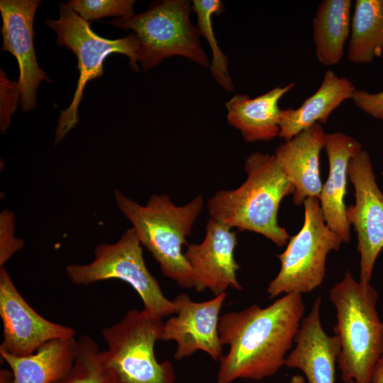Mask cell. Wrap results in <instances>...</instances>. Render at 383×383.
Instances as JSON below:
<instances>
[{"instance_id": "6da1fadb", "label": "cell", "mask_w": 383, "mask_h": 383, "mask_svg": "<svg viewBox=\"0 0 383 383\" xmlns=\"http://www.w3.org/2000/svg\"><path fill=\"white\" fill-rule=\"evenodd\" d=\"M304 310L301 294L291 293L265 308L252 304L220 316L221 342L229 348L218 360V383L260 380L276 374L285 365Z\"/></svg>"}, {"instance_id": "7a4b0ae2", "label": "cell", "mask_w": 383, "mask_h": 383, "mask_svg": "<svg viewBox=\"0 0 383 383\" xmlns=\"http://www.w3.org/2000/svg\"><path fill=\"white\" fill-rule=\"evenodd\" d=\"M247 174L238 188L220 190L208 201L210 218L240 231L260 234L278 247L287 244L289 235L278 223L282 200L293 194L274 155L259 152L249 155L245 162Z\"/></svg>"}, {"instance_id": "3957f363", "label": "cell", "mask_w": 383, "mask_h": 383, "mask_svg": "<svg viewBox=\"0 0 383 383\" xmlns=\"http://www.w3.org/2000/svg\"><path fill=\"white\" fill-rule=\"evenodd\" d=\"M114 199L163 275L182 288H194L182 247L203 209V196L197 195L187 204L177 206L168 195L153 194L145 205H141L115 189Z\"/></svg>"}, {"instance_id": "277c9868", "label": "cell", "mask_w": 383, "mask_h": 383, "mask_svg": "<svg viewBox=\"0 0 383 383\" xmlns=\"http://www.w3.org/2000/svg\"><path fill=\"white\" fill-rule=\"evenodd\" d=\"M378 298L370 283L357 282L348 270L330 292V301L336 310L333 331L341 345L338 364L343 383H370L374 365L383 354Z\"/></svg>"}, {"instance_id": "5b68a950", "label": "cell", "mask_w": 383, "mask_h": 383, "mask_svg": "<svg viewBox=\"0 0 383 383\" xmlns=\"http://www.w3.org/2000/svg\"><path fill=\"white\" fill-rule=\"evenodd\" d=\"M60 18L46 19L47 26L57 35V45L71 50L78 60L79 72L77 87L70 106L60 111L55 131V145L64 139L79 122L78 106L82 99L86 84L104 74V61L109 55L119 53L129 58L134 71H139L140 41L135 34L116 40H109L96 35L90 23L80 17L67 4L59 5Z\"/></svg>"}, {"instance_id": "8992f818", "label": "cell", "mask_w": 383, "mask_h": 383, "mask_svg": "<svg viewBox=\"0 0 383 383\" xmlns=\"http://www.w3.org/2000/svg\"><path fill=\"white\" fill-rule=\"evenodd\" d=\"M93 260L87 264L65 267L69 280L77 285H90L108 279H120L129 284L140 296L143 309L162 318L175 314L177 307L167 299L158 281L148 270L143 245L131 227L113 243H101L94 250Z\"/></svg>"}, {"instance_id": "52a82bcc", "label": "cell", "mask_w": 383, "mask_h": 383, "mask_svg": "<svg viewBox=\"0 0 383 383\" xmlns=\"http://www.w3.org/2000/svg\"><path fill=\"white\" fill-rule=\"evenodd\" d=\"M163 326L162 318L132 309L119 321L102 329L107 345L105 355L117 383H176L172 363L160 362L155 355Z\"/></svg>"}, {"instance_id": "ba28073f", "label": "cell", "mask_w": 383, "mask_h": 383, "mask_svg": "<svg viewBox=\"0 0 383 383\" xmlns=\"http://www.w3.org/2000/svg\"><path fill=\"white\" fill-rule=\"evenodd\" d=\"M190 9L187 1L165 0L152 3L145 12L117 18L108 23L135 32L140 41L139 62L144 71L175 55L210 67L196 26L189 20Z\"/></svg>"}, {"instance_id": "9c48e42d", "label": "cell", "mask_w": 383, "mask_h": 383, "mask_svg": "<svg viewBox=\"0 0 383 383\" xmlns=\"http://www.w3.org/2000/svg\"><path fill=\"white\" fill-rule=\"evenodd\" d=\"M303 205L301 228L289 238L284 252L276 255L281 267L267 287L270 299L282 294L309 293L321 286L326 275L328 254L338 250L343 243L327 226L318 198H308Z\"/></svg>"}, {"instance_id": "30bf717a", "label": "cell", "mask_w": 383, "mask_h": 383, "mask_svg": "<svg viewBox=\"0 0 383 383\" xmlns=\"http://www.w3.org/2000/svg\"><path fill=\"white\" fill-rule=\"evenodd\" d=\"M348 176L355 189V201L353 205L346 207V217L357 233V250L360 256L359 282L367 284L383 249V193L365 150L351 158Z\"/></svg>"}, {"instance_id": "8fae6325", "label": "cell", "mask_w": 383, "mask_h": 383, "mask_svg": "<svg viewBox=\"0 0 383 383\" xmlns=\"http://www.w3.org/2000/svg\"><path fill=\"white\" fill-rule=\"evenodd\" d=\"M0 316L3 325L0 350L14 356L30 355L52 340L75 335L72 328L52 322L36 312L18 291L4 267H0Z\"/></svg>"}, {"instance_id": "7c38bea8", "label": "cell", "mask_w": 383, "mask_h": 383, "mask_svg": "<svg viewBox=\"0 0 383 383\" xmlns=\"http://www.w3.org/2000/svg\"><path fill=\"white\" fill-rule=\"evenodd\" d=\"M227 293L213 299L196 302L185 293L173 299L177 310L164 323L161 340L175 341L174 357L180 360L202 350L218 361L223 355V345L218 333L220 311Z\"/></svg>"}, {"instance_id": "4fadbf2b", "label": "cell", "mask_w": 383, "mask_h": 383, "mask_svg": "<svg viewBox=\"0 0 383 383\" xmlns=\"http://www.w3.org/2000/svg\"><path fill=\"white\" fill-rule=\"evenodd\" d=\"M39 0H1L2 52L17 60L20 104L23 112L36 106L37 91L43 80L52 82L39 67L33 47V21Z\"/></svg>"}, {"instance_id": "5bb4252c", "label": "cell", "mask_w": 383, "mask_h": 383, "mask_svg": "<svg viewBox=\"0 0 383 383\" xmlns=\"http://www.w3.org/2000/svg\"><path fill=\"white\" fill-rule=\"evenodd\" d=\"M237 243L236 233L232 228L209 219L203 241L187 245L184 252L196 291L209 289L216 296L229 287L243 289L237 279L240 266L234 257Z\"/></svg>"}, {"instance_id": "9a60e30c", "label": "cell", "mask_w": 383, "mask_h": 383, "mask_svg": "<svg viewBox=\"0 0 383 383\" xmlns=\"http://www.w3.org/2000/svg\"><path fill=\"white\" fill-rule=\"evenodd\" d=\"M321 299L317 297L295 336L296 346L285 365L300 370L307 383H335V363L341 351L339 338L328 335L320 319Z\"/></svg>"}, {"instance_id": "2e32d148", "label": "cell", "mask_w": 383, "mask_h": 383, "mask_svg": "<svg viewBox=\"0 0 383 383\" xmlns=\"http://www.w3.org/2000/svg\"><path fill=\"white\" fill-rule=\"evenodd\" d=\"M326 133L316 123L292 139L281 143L274 156L284 174L294 188L293 202L301 205L311 197L318 198L322 182L319 157L324 148Z\"/></svg>"}, {"instance_id": "e0dca14e", "label": "cell", "mask_w": 383, "mask_h": 383, "mask_svg": "<svg viewBox=\"0 0 383 383\" xmlns=\"http://www.w3.org/2000/svg\"><path fill=\"white\" fill-rule=\"evenodd\" d=\"M324 149L328 164V176L318 197L327 226L343 243L350 240V225L346 217L344 199L347 191L348 168L353 157L362 150L355 138L342 132L326 133Z\"/></svg>"}, {"instance_id": "ac0fdd59", "label": "cell", "mask_w": 383, "mask_h": 383, "mask_svg": "<svg viewBox=\"0 0 383 383\" xmlns=\"http://www.w3.org/2000/svg\"><path fill=\"white\" fill-rule=\"evenodd\" d=\"M295 86L277 87L255 98L237 94L225 105L228 123L240 131L246 142L270 141L279 136L280 99Z\"/></svg>"}, {"instance_id": "d6986e66", "label": "cell", "mask_w": 383, "mask_h": 383, "mask_svg": "<svg viewBox=\"0 0 383 383\" xmlns=\"http://www.w3.org/2000/svg\"><path fill=\"white\" fill-rule=\"evenodd\" d=\"M355 90L348 78L326 71L318 90L299 108L281 109L279 136L287 141L316 123H326L335 109L352 99Z\"/></svg>"}, {"instance_id": "ffe728a7", "label": "cell", "mask_w": 383, "mask_h": 383, "mask_svg": "<svg viewBox=\"0 0 383 383\" xmlns=\"http://www.w3.org/2000/svg\"><path fill=\"white\" fill-rule=\"evenodd\" d=\"M76 347L74 338H58L30 355L18 357L1 350L0 355L11 370L12 383H52L72 366Z\"/></svg>"}, {"instance_id": "44dd1931", "label": "cell", "mask_w": 383, "mask_h": 383, "mask_svg": "<svg viewBox=\"0 0 383 383\" xmlns=\"http://www.w3.org/2000/svg\"><path fill=\"white\" fill-rule=\"evenodd\" d=\"M350 0H323L313 20L316 56L324 66L337 65L350 33Z\"/></svg>"}, {"instance_id": "7402d4cb", "label": "cell", "mask_w": 383, "mask_h": 383, "mask_svg": "<svg viewBox=\"0 0 383 383\" xmlns=\"http://www.w3.org/2000/svg\"><path fill=\"white\" fill-rule=\"evenodd\" d=\"M383 52V0H356L351 20L348 60L368 64Z\"/></svg>"}, {"instance_id": "603a6c76", "label": "cell", "mask_w": 383, "mask_h": 383, "mask_svg": "<svg viewBox=\"0 0 383 383\" xmlns=\"http://www.w3.org/2000/svg\"><path fill=\"white\" fill-rule=\"evenodd\" d=\"M52 383H117L115 374L108 364L105 351L101 350L90 336L77 340L72 366L61 378Z\"/></svg>"}, {"instance_id": "cb8c5ba5", "label": "cell", "mask_w": 383, "mask_h": 383, "mask_svg": "<svg viewBox=\"0 0 383 383\" xmlns=\"http://www.w3.org/2000/svg\"><path fill=\"white\" fill-rule=\"evenodd\" d=\"M192 9L197 16L199 35L205 38L212 52V77L226 91H233V84L228 70V59L218 45L212 25V17L225 11L223 4L220 0H194Z\"/></svg>"}, {"instance_id": "d4e9b609", "label": "cell", "mask_w": 383, "mask_h": 383, "mask_svg": "<svg viewBox=\"0 0 383 383\" xmlns=\"http://www.w3.org/2000/svg\"><path fill=\"white\" fill-rule=\"evenodd\" d=\"M135 3L133 0H71L67 4L88 21L109 16H131L135 14Z\"/></svg>"}, {"instance_id": "484cf974", "label": "cell", "mask_w": 383, "mask_h": 383, "mask_svg": "<svg viewBox=\"0 0 383 383\" xmlns=\"http://www.w3.org/2000/svg\"><path fill=\"white\" fill-rule=\"evenodd\" d=\"M15 216L5 209L0 213V267L24 246V241L15 235Z\"/></svg>"}, {"instance_id": "4316f807", "label": "cell", "mask_w": 383, "mask_h": 383, "mask_svg": "<svg viewBox=\"0 0 383 383\" xmlns=\"http://www.w3.org/2000/svg\"><path fill=\"white\" fill-rule=\"evenodd\" d=\"M21 94L18 82L8 79L5 73L0 72V129L4 134L10 126L11 116L20 103Z\"/></svg>"}, {"instance_id": "83f0119b", "label": "cell", "mask_w": 383, "mask_h": 383, "mask_svg": "<svg viewBox=\"0 0 383 383\" xmlns=\"http://www.w3.org/2000/svg\"><path fill=\"white\" fill-rule=\"evenodd\" d=\"M352 99L355 105L365 113L383 120V91L370 93L356 89Z\"/></svg>"}, {"instance_id": "f1b7e54d", "label": "cell", "mask_w": 383, "mask_h": 383, "mask_svg": "<svg viewBox=\"0 0 383 383\" xmlns=\"http://www.w3.org/2000/svg\"><path fill=\"white\" fill-rule=\"evenodd\" d=\"M370 383H383V354L374 365Z\"/></svg>"}, {"instance_id": "f546056e", "label": "cell", "mask_w": 383, "mask_h": 383, "mask_svg": "<svg viewBox=\"0 0 383 383\" xmlns=\"http://www.w3.org/2000/svg\"><path fill=\"white\" fill-rule=\"evenodd\" d=\"M289 383H306L301 375L296 374L292 377Z\"/></svg>"}, {"instance_id": "4dcf8cb0", "label": "cell", "mask_w": 383, "mask_h": 383, "mask_svg": "<svg viewBox=\"0 0 383 383\" xmlns=\"http://www.w3.org/2000/svg\"><path fill=\"white\" fill-rule=\"evenodd\" d=\"M352 383H355V382H352Z\"/></svg>"}]
</instances>
